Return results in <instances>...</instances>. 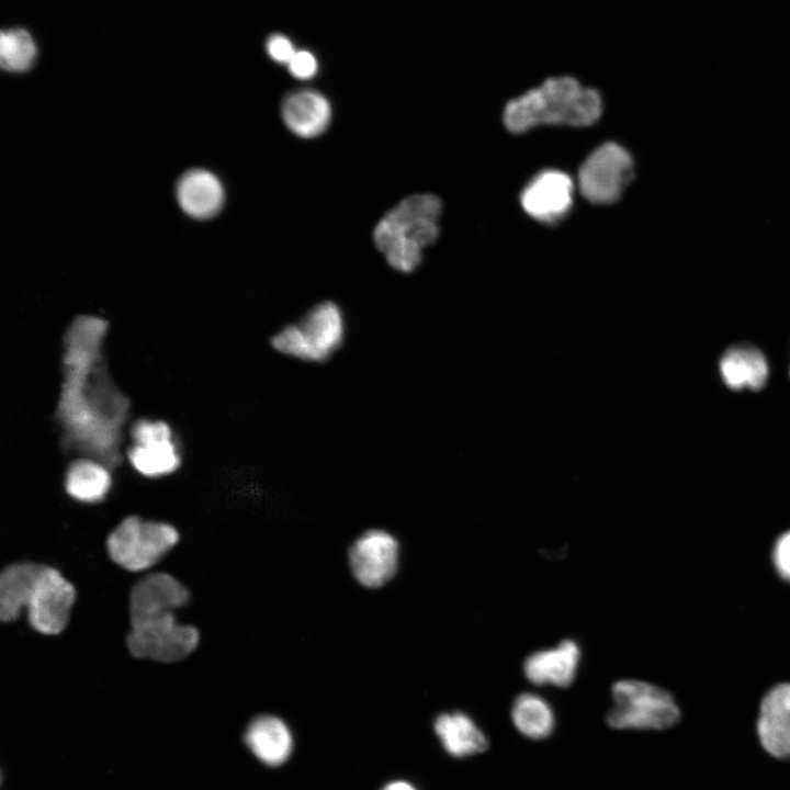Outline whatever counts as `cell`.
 Instances as JSON below:
<instances>
[{
    "instance_id": "cell-3",
    "label": "cell",
    "mask_w": 790,
    "mask_h": 790,
    "mask_svg": "<svg viewBox=\"0 0 790 790\" xmlns=\"http://www.w3.org/2000/svg\"><path fill=\"white\" fill-rule=\"evenodd\" d=\"M179 541L180 533L172 524L131 515L109 532L105 551L122 569L139 573L158 564Z\"/></svg>"
},
{
    "instance_id": "cell-4",
    "label": "cell",
    "mask_w": 790,
    "mask_h": 790,
    "mask_svg": "<svg viewBox=\"0 0 790 790\" xmlns=\"http://www.w3.org/2000/svg\"><path fill=\"white\" fill-rule=\"evenodd\" d=\"M613 707L608 724L618 730L661 731L680 720V709L665 689L637 679H621L611 688Z\"/></svg>"
},
{
    "instance_id": "cell-9",
    "label": "cell",
    "mask_w": 790,
    "mask_h": 790,
    "mask_svg": "<svg viewBox=\"0 0 790 790\" xmlns=\"http://www.w3.org/2000/svg\"><path fill=\"white\" fill-rule=\"evenodd\" d=\"M399 557L398 540L383 529L361 533L348 552L352 576L366 588H379L391 580L398 569Z\"/></svg>"
},
{
    "instance_id": "cell-30",
    "label": "cell",
    "mask_w": 790,
    "mask_h": 790,
    "mask_svg": "<svg viewBox=\"0 0 790 790\" xmlns=\"http://www.w3.org/2000/svg\"><path fill=\"white\" fill-rule=\"evenodd\" d=\"M789 374H790V370H789Z\"/></svg>"
},
{
    "instance_id": "cell-5",
    "label": "cell",
    "mask_w": 790,
    "mask_h": 790,
    "mask_svg": "<svg viewBox=\"0 0 790 790\" xmlns=\"http://www.w3.org/2000/svg\"><path fill=\"white\" fill-rule=\"evenodd\" d=\"M346 325L341 309L332 302L314 306L297 324L282 328L272 337V347L304 361H324L342 343Z\"/></svg>"
},
{
    "instance_id": "cell-1",
    "label": "cell",
    "mask_w": 790,
    "mask_h": 790,
    "mask_svg": "<svg viewBox=\"0 0 790 790\" xmlns=\"http://www.w3.org/2000/svg\"><path fill=\"white\" fill-rule=\"evenodd\" d=\"M601 112L597 90L583 87L574 78L558 77L509 101L503 120L509 132L519 134L538 125L588 126Z\"/></svg>"
},
{
    "instance_id": "cell-8",
    "label": "cell",
    "mask_w": 790,
    "mask_h": 790,
    "mask_svg": "<svg viewBox=\"0 0 790 790\" xmlns=\"http://www.w3.org/2000/svg\"><path fill=\"white\" fill-rule=\"evenodd\" d=\"M633 169V159L627 149L616 143H605L580 166L579 190L594 204L614 203L631 182Z\"/></svg>"
},
{
    "instance_id": "cell-10",
    "label": "cell",
    "mask_w": 790,
    "mask_h": 790,
    "mask_svg": "<svg viewBox=\"0 0 790 790\" xmlns=\"http://www.w3.org/2000/svg\"><path fill=\"white\" fill-rule=\"evenodd\" d=\"M191 599L190 590L172 574L158 571L138 578L128 595V620L135 621L184 608Z\"/></svg>"
},
{
    "instance_id": "cell-24",
    "label": "cell",
    "mask_w": 790,
    "mask_h": 790,
    "mask_svg": "<svg viewBox=\"0 0 790 790\" xmlns=\"http://www.w3.org/2000/svg\"><path fill=\"white\" fill-rule=\"evenodd\" d=\"M748 372L747 387L758 391L768 379V363L760 350L752 346H741Z\"/></svg>"
},
{
    "instance_id": "cell-26",
    "label": "cell",
    "mask_w": 790,
    "mask_h": 790,
    "mask_svg": "<svg viewBox=\"0 0 790 790\" xmlns=\"http://www.w3.org/2000/svg\"><path fill=\"white\" fill-rule=\"evenodd\" d=\"M291 75L297 79H309L317 72V59L308 50H296L287 64Z\"/></svg>"
},
{
    "instance_id": "cell-6",
    "label": "cell",
    "mask_w": 790,
    "mask_h": 790,
    "mask_svg": "<svg viewBox=\"0 0 790 790\" xmlns=\"http://www.w3.org/2000/svg\"><path fill=\"white\" fill-rule=\"evenodd\" d=\"M198 628L182 623L169 611L129 622L125 643L134 658L174 664L190 656L200 644Z\"/></svg>"
},
{
    "instance_id": "cell-22",
    "label": "cell",
    "mask_w": 790,
    "mask_h": 790,
    "mask_svg": "<svg viewBox=\"0 0 790 790\" xmlns=\"http://www.w3.org/2000/svg\"><path fill=\"white\" fill-rule=\"evenodd\" d=\"M36 55L31 35L21 29L7 30L0 35V61L9 71L26 70Z\"/></svg>"
},
{
    "instance_id": "cell-19",
    "label": "cell",
    "mask_w": 790,
    "mask_h": 790,
    "mask_svg": "<svg viewBox=\"0 0 790 790\" xmlns=\"http://www.w3.org/2000/svg\"><path fill=\"white\" fill-rule=\"evenodd\" d=\"M66 493L80 503L93 504L105 498L112 486L108 469L91 459L72 461L64 479Z\"/></svg>"
},
{
    "instance_id": "cell-13",
    "label": "cell",
    "mask_w": 790,
    "mask_h": 790,
    "mask_svg": "<svg viewBox=\"0 0 790 790\" xmlns=\"http://www.w3.org/2000/svg\"><path fill=\"white\" fill-rule=\"evenodd\" d=\"M580 648L574 640H563L552 647L530 654L523 663L526 678L535 686L567 687L575 679Z\"/></svg>"
},
{
    "instance_id": "cell-16",
    "label": "cell",
    "mask_w": 790,
    "mask_h": 790,
    "mask_svg": "<svg viewBox=\"0 0 790 790\" xmlns=\"http://www.w3.org/2000/svg\"><path fill=\"white\" fill-rule=\"evenodd\" d=\"M177 195L181 207L198 218L214 215L224 201L219 180L213 173L201 169L183 174L178 183Z\"/></svg>"
},
{
    "instance_id": "cell-14",
    "label": "cell",
    "mask_w": 790,
    "mask_h": 790,
    "mask_svg": "<svg viewBox=\"0 0 790 790\" xmlns=\"http://www.w3.org/2000/svg\"><path fill=\"white\" fill-rule=\"evenodd\" d=\"M281 113L292 133L303 138H312L321 134L329 125L331 106L321 93L300 90L283 100Z\"/></svg>"
},
{
    "instance_id": "cell-18",
    "label": "cell",
    "mask_w": 790,
    "mask_h": 790,
    "mask_svg": "<svg viewBox=\"0 0 790 790\" xmlns=\"http://www.w3.org/2000/svg\"><path fill=\"white\" fill-rule=\"evenodd\" d=\"M435 731L444 749L454 757L478 754L488 746L483 731L461 711L441 713L435 721Z\"/></svg>"
},
{
    "instance_id": "cell-17",
    "label": "cell",
    "mask_w": 790,
    "mask_h": 790,
    "mask_svg": "<svg viewBox=\"0 0 790 790\" xmlns=\"http://www.w3.org/2000/svg\"><path fill=\"white\" fill-rule=\"evenodd\" d=\"M42 565V562L19 561L11 562L1 569L0 620L2 622L11 623L20 618Z\"/></svg>"
},
{
    "instance_id": "cell-20",
    "label": "cell",
    "mask_w": 790,
    "mask_h": 790,
    "mask_svg": "<svg viewBox=\"0 0 790 790\" xmlns=\"http://www.w3.org/2000/svg\"><path fill=\"white\" fill-rule=\"evenodd\" d=\"M510 716L515 727L523 736L532 740L548 737L555 724L551 704L535 692L518 695L512 702Z\"/></svg>"
},
{
    "instance_id": "cell-2",
    "label": "cell",
    "mask_w": 790,
    "mask_h": 790,
    "mask_svg": "<svg viewBox=\"0 0 790 790\" xmlns=\"http://www.w3.org/2000/svg\"><path fill=\"white\" fill-rule=\"evenodd\" d=\"M440 199L430 193L405 198L377 223L373 239L387 263L399 272H411L421 262L422 249L439 236Z\"/></svg>"
},
{
    "instance_id": "cell-27",
    "label": "cell",
    "mask_w": 790,
    "mask_h": 790,
    "mask_svg": "<svg viewBox=\"0 0 790 790\" xmlns=\"http://www.w3.org/2000/svg\"><path fill=\"white\" fill-rule=\"evenodd\" d=\"M268 55L276 63L289 64L296 53L292 42L284 35L274 34L267 41Z\"/></svg>"
},
{
    "instance_id": "cell-25",
    "label": "cell",
    "mask_w": 790,
    "mask_h": 790,
    "mask_svg": "<svg viewBox=\"0 0 790 790\" xmlns=\"http://www.w3.org/2000/svg\"><path fill=\"white\" fill-rule=\"evenodd\" d=\"M135 443H151L172 439L170 427L165 421L140 419L131 429Z\"/></svg>"
},
{
    "instance_id": "cell-28",
    "label": "cell",
    "mask_w": 790,
    "mask_h": 790,
    "mask_svg": "<svg viewBox=\"0 0 790 790\" xmlns=\"http://www.w3.org/2000/svg\"><path fill=\"white\" fill-rule=\"evenodd\" d=\"M772 558L779 574L790 580V531L783 533L776 542Z\"/></svg>"
},
{
    "instance_id": "cell-29",
    "label": "cell",
    "mask_w": 790,
    "mask_h": 790,
    "mask_svg": "<svg viewBox=\"0 0 790 790\" xmlns=\"http://www.w3.org/2000/svg\"><path fill=\"white\" fill-rule=\"evenodd\" d=\"M382 790H416V788L406 781H393Z\"/></svg>"
},
{
    "instance_id": "cell-23",
    "label": "cell",
    "mask_w": 790,
    "mask_h": 790,
    "mask_svg": "<svg viewBox=\"0 0 790 790\" xmlns=\"http://www.w3.org/2000/svg\"><path fill=\"white\" fill-rule=\"evenodd\" d=\"M720 372L725 384L735 391L747 386L748 372L741 346L729 348L720 360Z\"/></svg>"
},
{
    "instance_id": "cell-15",
    "label": "cell",
    "mask_w": 790,
    "mask_h": 790,
    "mask_svg": "<svg viewBox=\"0 0 790 790\" xmlns=\"http://www.w3.org/2000/svg\"><path fill=\"white\" fill-rule=\"evenodd\" d=\"M245 742L264 764H283L292 751V735L283 720L271 714L256 716L248 725Z\"/></svg>"
},
{
    "instance_id": "cell-11",
    "label": "cell",
    "mask_w": 790,
    "mask_h": 790,
    "mask_svg": "<svg viewBox=\"0 0 790 790\" xmlns=\"http://www.w3.org/2000/svg\"><path fill=\"white\" fill-rule=\"evenodd\" d=\"M574 183L560 170H544L523 189L520 203L532 218L546 224L561 221L571 210Z\"/></svg>"
},
{
    "instance_id": "cell-21",
    "label": "cell",
    "mask_w": 790,
    "mask_h": 790,
    "mask_svg": "<svg viewBox=\"0 0 790 790\" xmlns=\"http://www.w3.org/2000/svg\"><path fill=\"white\" fill-rule=\"evenodd\" d=\"M132 466L147 477H159L174 472L180 465L176 442L162 440L151 443H135L128 451Z\"/></svg>"
},
{
    "instance_id": "cell-7",
    "label": "cell",
    "mask_w": 790,
    "mask_h": 790,
    "mask_svg": "<svg viewBox=\"0 0 790 790\" xmlns=\"http://www.w3.org/2000/svg\"><path fill=\"white\" fill-rule=\"evenodd\" d=\"M77 597L70 579L58 568L43 563L26 599L29 625L44 636L60 634L70 622Z\"/></svg>"
},
{
    "instance_id": "cell-12",
    "label": "cell",
    "mask_w": 790,
    "mask_h": 790,
    "mask_svg": "<svg viewBox=\"0 0 790 790\" xmlns=\"http://www.w3.org/2000/svg\"><path fill=\"white\" fill-rule=\"evenodd\" d=\"M760 746L777 760H790V684L772 687L763 698L756 722Z\"/></svg>"
}]
</instances>
